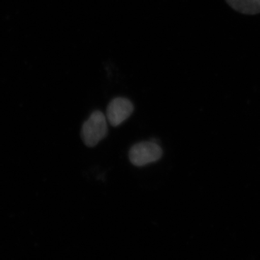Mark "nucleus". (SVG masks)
<instances>
[{
  "label": "nucleus",
  "mask_w": 260,
  "mask_h": 260,
  "mask_svg": "<svg viewBox=\"0 0 260 260\" xmlns=\"http://www.w3.org/2000/svg\"><path fill=\"white\" fill-rule=\"evenodd\" d=\"M134 111V106L129 99L116 98L109 103L107 109L109 122L113 126H117L126 120Z\"/></svg>",
  "instance_id": "obj_3"
},
{
  "label": "nucleus",
  "mask_w": 260,
  "mask_h": 260,
  "mask_svg": "<svg viewBox=\"0 0 260 260\" xmlns=\"http://www.w3.org/2000/svg\"><path fill=\"white\" fill-rule=\"evenodd\" d=\"M162 155L161 147L153 141L137 143L130 148L129 152L130 162L138 167L158 161Z\"/></svg>",
  "instance_id": "obj_2"
},
{
  "label": "nucleus",
  "mask_w": 260,
  "mask_h": 260,
  "mask_svg": "<svg viewBox=\"0 0 260 260\" xmlns=\"http://www.w3.org/2000/svg\"><path fill=\"white\" fill-rule=\"evenodd\" d=\"M233 10L244 15L260 13V0H225Z\"/></svg>",
  "instance_id": "obj_4"
},
{
  "label": "nucleus",
  "mask_w": 260,
  "mask_h": 260,
  "mask_svg": "<svg viewBox=\"0 0 260 260\" xmlns=\"http://www.w3.org/2000/svg\"><path fill=\"white\" fill-rule=\"evenodd\" d=\"M108 135V126L106 116L100 111H95L84 122L81 130L83 143L89 148H93Z\"/></svg>",
  "instance_id": "obj_1"
}]
</instances>
